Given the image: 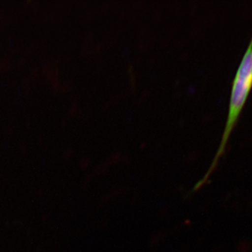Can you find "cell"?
Segmentation results:
<instances>
[{"label": "cell", "mask_w": 252, "mask_h": 252, "mask_svg": "<svg viewBox=\"0 0 252 252\" xmlns=\"http://www.w3.org/2000/svg\"><path fill=\"white\" fill-rule=\"evenodd\" d=\"M252 89V36L232 84L228 115L220 148L215 157L214 165L216 163L225 151V146L229 139L230 134L238 122Z\"/></svg>", "instance_id": "obj_1"}]
</instances>
